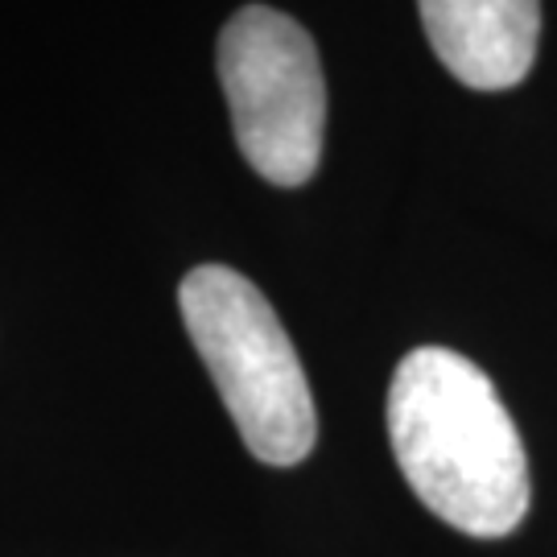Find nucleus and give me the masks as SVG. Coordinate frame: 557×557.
Masks as SVG:
<instances>
[{"label":"nucleus","mask_w":557,"mask_h":557,"mask_svg":"<svg viewBox=\"0 0 557 557\" xmlns=\"http://www.w3.org/2000/svg\"><path fill=\"white\" fill-rule=\"evenodd\" d=\"M220 83L239 153L273 186H306L322 161L326 79L314 38L269 4H248L220 34Z\"/></svg>","instance_id":"nucleus-3"},{"label":"nucleus","mask_w":557,"mask_h":557,"mask_svg":"<svg viewBox=\"0 0 557 557\" xmlns=\"http://www.w3.org/2000/svg\"><path fill=\"white\" fill-rule=\"evenodd\" d=\"M388 438L418 499L467 537H508L529 512V458L487 372L418 347L388 384Z\"/></svg>","instance_id":"nucleus-1"},{"label":"nucleus","mask_w":557,"mask_h":557,"mask_svg":"<svg viewBox=\"0 0 557 557\" xmlns=\"http://www.w3.org/2000/svg\"><path fill=\"white\" fill-rule=\"evenodd\" d=\"M178 306L244 446L269 467L301 462L319 438V413L298 351L264 294L227 264H199L182 277Z\"/></svg>","instance_id":"nucleus-2"},{"label":"nucleus","mask_w":557,"mask_h":557,"mask_svg":"<svg viewBox=\"0 0 557 557\" xmlns=\"http://www.w3.org/2000/svg\"><path fill=\"white\" fill-rule=\"evenodd\" d=\"M438 62L475 91L517 87L537 59L541 0H418Z\"/></svg>","instance_id":"nucleus-4"}]
</instances>
